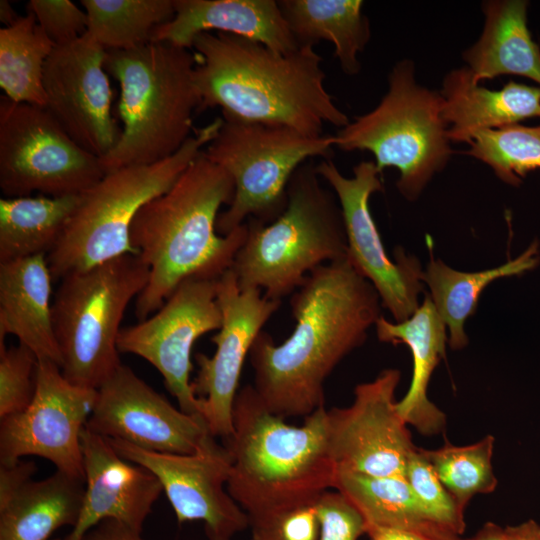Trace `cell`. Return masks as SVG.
Wrapping results in <instances>:
<instances>
[{
    "label": "cell",
    "mask_w": 540,
    "mask_h": 540,
    "mask_svg": "<svg viewBox=\"0 0 540 540\" xmlns=\"http://www.w3.org/2000/svg\"><path fill=\"white\" fill-rule=\"evenodd\" d=\"M381 306L373 285L347 257L312 270L290 297L296 321L291 335L276 344L261 331L251 347L252 386L265 407L287 419L325 406L328 376L365 342Z\"/></svg>",
    "instance_id": "obj_1"
},
{
    "label": "cell",
    "mask_w": 540,
    "mask_h": 540,
    "mask_svg": "<svg viewBox=\"0 0 540 540\" xmlns=\"http://www.w3.org/2000/svg\"><path fill=\"white\" fill-rule=\"evenodd\" d=\"M194 81L200 112L220 107L240 119L321 136L324 124L350 120L325 88L322 57L314 46L282 54L249 38L204 32L196 36Z\"/></svg>",
    "instance_id": "obj_2"
},
{
    "label": "cell",
    "mask_w": 540,
    "mask_h": 540,
    "mask_svg": "<svg viewBox=\"0 0 540 540\" xmlns=\"http://www.w3.org/2000/svg\"><path fill=\"white\" fill-rule=\"evenodd\" d=\"M235 192L231 176L204 150L164 193L136 214L130 243L150 271L136 298L141 320L162 307L189 279H218L232 266L247 236L246 222L227 235L216 229L219 210Z\"/></svg>",
    "instance_id": "obj_3"
},
{
    "label": "cell",
    "mask_w": 540,
    "mask_h": 540,
    "mask_svg": "<svg viewBox=\"0 0 540 540\" xmlns=\"http://www.w3.org/2000/svg\"><path fill=\"white\" fill-rule=\"evenodd\" d=\"M285 420L265 407L252 385L239 389L233 431L224 438L231 457L227 489L249 520L313 504L334 487L325 406L300 426Z\"/></svg>",
    "instance_id": "obj_4"
},
{
    "label": "cell",
    "mask_w": 540,
    "mask_h": 540,
    "mask_svg": "<svg viewBox=\"0 0 540 540\" xmlns=\"http://www.w3.org/2000/svg\"><path fill=\"white\" fill-rule=\"evenodd\" d=\"M190 49L149 42L130 50H107L105 70L120 85L121 136L100 158L105 172L147 165L175 152L193 134L200 95Z\"/></svg>",
    "instance_id": "obj_5"
},
{
    "label": "cell",
    "mask_w": 540,
    "mask_h": 540,
    "mask_svg": "<svg viewBox=\"0 0 540 540\" xmlns=\"http://www.w3.org/2000/svg\"><path fill=\"white\" fill-rule=\"evenodd\" d=\"M287 197L275 221L247 220L246 239L230 268L241 290L262 289L273 300L292 294L315 268L347 257L340 204L312 159L293 173Z\"/></svg>",
    "instance_id": "obj_6"
},
{
    "label": "cell",
    "mask_w": 540,
    "mask_h": 540,
    "mask_svg": "<svg viewBox=\"0 0 540 540\" xmlns=\"http://www.w3.org/2000/svg\"><path fill=\"white\" fill-rule=\"evenodd\" d=\"M223 119L195 128L173 155L158 162L107 172L80 194L57 243L47 254L54 281L111 259L137 255L130 243L133 220L141 207L166 192L217 135Z\"/></svg>",
    "instance_id": "obj_7"
},
{
    "label": "cell",
    "mask_w": 540,
    "mask_h": 540,
    "mask_svg": "<svg viewBox=\"0 0 540 540\" xmlns=\"http://www.w3.org/2000/svg\"><path fill=\"white\" fill-rule=\"evenodd\" d=\"M443 105L440 92L417 83L413 61L401 60L391 69L379 104L340 128L333 135L334 146L371 152L381 173L387 167L398 169L397 189L413 201L454 153Z\"/></svg>",
    "instance_id": "obj_8"
},
{
    "label": "cell",
    "mask_w": 540,
    "mask_h": 540,
    "mask_svg": "<svg viewBox=\"0 0 540 540\" xmlns=\"http://www.w3.org/2000/svg\"><path fill=\"white\" fill-rule=\"evenodd\" d=\"M149 276L147 265L127 254L60 280L52 321L61 372L69 382L97 390L122 365L117 348L120 324Z\"/></svg>",
    "instance_id": "obj_9"
},
{
    "label": "cell",
    "mask_w": 540,
    "mask_h": 540,
    "mask_svg": "<svg viewBox=\"0 0 540 540\" xmlns=\"http://www.w3.org/2000/svg\"><path fill=\"white\" fill-rule=\"evenodd\" d=\"M222 125L205 155L233 179L235 192L219 214L217 232L227 235L255 219L275 221L287 206L293 173L313 157L331 159L334 136L305 135L293 128L249 121L222 112Z\"/></svg>",
    "instance_id": "obj_10"
},
{
    "label": "cell",
    "mask_w": 540,
    "mask_h": 540,
    "mask_svg": "<svg viewBox=\"0 0 540 540\" xmlns=\"http://www.w3.org/2000/svg\"><path fill=\"white\" fill-rule=\"evenodd\" d=\"M106 174L45 107L0 99V188L5 197L79 195Z\"/></svg>",
    "instance_id": "obj_11"
},
{
    "label": "cell",
    "mask_w": 540,
    "mask_h": 540,
    "mask_svg": "<svg viewBox=\"0 0 540 540\" xmlns=\"http://www.w3.org/2000/svg\"><path fill=\"white\" fill-rule=\"evenodd\" d=\"M316 170L340 204L348 261L373 285L396 322L408 319L420 306L423 270L417 258L401 247L395 249L394 261L387 255L369 206L371 195L383 190L375 162L355 165L353 177L344 176L332 159L321 160Z\"/></svg>",
    "instance_id": "obj_12"
},
{
    "label": "cell",
    "mask_w": 540,
    "mask_h": 540,
    "mask_svg": "<svg viewBox=\"0 0 540 540\" xmlns=\"http://www.w3.org/2000/svg\"><path fill=\"white\" fill-rule=\"evenodd\" d=\"M222 320L217 279H189L176 288L154 315L122 328L117 348L153 365L179 408L201 416V400L195 396L190 381L191 352L202 335L220 329Z\"/></svg>",
    "instance_id": "obj_13"
},
{
    "label": "cell",
    "mask_w": 540,
    "mask_h": 540,
    "mask_svg": "<svg viewBox=\"0 0 540 540\" xmlns=\"http://www.w3.org/2000/svg\"><path fill=\"white\" fill-rule=\"evenodd\" d=\"M96 396L97 390L69 382L56 363L38 360L31 403L1 419L0 465H13L21 457L33 455L85 480L81 433Z\"/></svg>",
    "instance_id": "obj_14"
},
{
    "label": "cell",
    "mask_w": 540,
    "mask_h": 540,
    "mask_svg": "<svg viewBox=\"0 0 540 540\" xmlns=\"http://www.w3.org/2000/svg\"><path fill=\"white\" fill-rule=\"evenodd\" d=\"M106 439L121 457L158 478L179 524L202 522L208 540H233L249 528V516L227 489L231 457L211 433L191 454L153 452Z\"/></svg>",
    "instance_id": "obj_15"
},
{
    "label": "cell",
    "mask_w": 540,
    "mask_h": 540,
    "mask_svg": "<svg viewBox=\"0 0 540 540\" xmlns=\"http://www.w3.org/2000/svg\"><path fill=\"white\" fill-rule=\"evenodd\" d=\"M400 378L398 369H385L355 387L350 406L327 410L328 448L336 472L404 476L416 446L397 408Z\"/></svg>",
    "instance_id": "obj_16"
},
{
    "label": "cell",
    "mask_w": 540,
    "mask_h": 540,
    "mask_svg": "<svg viewBox=\"0 0 540 540\" xmlns=\"http://www.w3.org/2000/svg\"><path fill=\"white\" fill-rule=\"evenodd\" d=\"M217 301L223 320L211 338L216 350L212 356L196 354L199 369L191 386L209 432L226 438L233 431V404L245 359L281 300L269 299L257 288L241 290L229 269L217 279Z\"/></svg>",
    "instance_id": "obj_17"
},
{
    "label": "cell",
    "mask_w": 540,
    "mask_h": 540,
    "mask_svg": "<svg viewBox=\"0 0 540 540\" xmlns=\"http://www.w3.org/2000/svg\"><path fill=\"white\" fill-rule=\"evenodd\" d=\"M106 52L86 33L55 46L43 73L45 108L78 145L99 158L111 152L121 136L111 111Z\"/></svg>",
    "instance_id": "obj_18"
},
{
    "label": "cell",
    "mask_w": 540,
    "mask_h": 540,
    "mask_svg": "<svg viewBox=\"0 0 540 540\" xmlns=\"http://www.w3.org/2000/svg\"><path fill=\"white\" fill-rule=\"evenodd\" d=\"M85 427L104 438L170 454L195 452L210 433L202 416L174 407L123 364L97 389Z\"/></svg>",
    "instance_id": "obj_19"
},
{
    "label": "cell",
    "mask_w": 540,
    "mask_h": 540,
    "mask_svg": "<svg viewBox=\"0 0 540 540\" xmlns=\"http://www.w3.org/2000/svg\"><path fill=\"white\" fill-rule=\"evenodd\" d=\"M85 495L76 525L61 540H82L99 522L118 520L142 532L163 491L158 478L121 457L109 441L86 427L81 433Z\"/></svg>",
    "instance_id": "obj_20"
},
{
    "label": "cell",
    "mask_w": 540,
    "mask_h": 540,
    "mask_svg": "<svg viewBox=\"0 0 540 540\" xmlns=\"http://www.w3.org/2000/svg\"><path fill=\"white\" fill-rule=\"evenodd\" d=\"M174 17L155 28L151 42L192 49L197 35L219 32L258 41L282 54L300 45L276 0H173Z\"/></svg>",
    "instance_id": "obj_21"
},
{
    "label": "cell",
    "mask_w": 540,
    "mask_h": 540,
    "mask_svg": "<svg viewBox=\"0 0 540 540\" xmlns=\"http://www.w3.org/2000/svg\"><path fill=\"white\" fill-rule=\"evenodd\" d=\"M52 275L44 254L0 263V344L7 335L60 368L52 321Z\"/></svg>",
    "instance_id": "obj_22"
},
{
    "label": "cell",
    "mask_w": 540,
    "mask_h": 540,
    "mask_svg": "<svg viewBox=\"0 0 540 540\" xmlns=\"http://www.w3.org/2000/svg\"><path fill=\"white\" fill-rule=\"evenodd\" d=\"M381 342L405 344L412 355V377L397 408L408 425L423 435H437L445 430L446 415L427 395L431 376L446 356V325L429 296L412 316L402 322H390L380 316L375 323Z\"/></svg>",
    "instance_id": "obj_23"
},
{
    "label": "cell",
    "mask_w": 540,
    "mask_h": 540,
    "mask_svg": "<svg viewBox=\"0 0 540 540\" xmlns=\"http://www.w3.org/2000/svg\"><path fill=\"white\" fill-rule=\"evenodd\" d=\"M440 94L450 141L470 143L475 132L540 117V88L510 81L501 90L475 83L467 66L450 71Z\"/></svg>",
    "instance_id": "obj_24"
},
{
    "label": "cell",
    "mask_w": 540,
    "mask_h": 540,
    "mask_svg": "<svg viewBox=\"0 0 540 540\" xmlns=\"http://www.w3.org/2000/svg\"><path fill=\"white\" fill-rule=\"evenodd\" d=\"M527 6L523 0L483 2V32L462 55L475 83L512 74L540 84V49L527 27Z\"/></svg>",
    "instance_id": "obj_25"
},
{
    "label": "cell",
    "mask_w": 540,
    "mask_h": 540,
    "mask_svg": "<svg viewBox=\"0 0 540 540\" xmlns=\"http://www.w3.org/2000/svg\"><path fill=\"white\" fill-rule=\"evenodd\" d=\"M85 495V480L56 472L32 479L0 502V540H51L63 526L76 525Z\"/></svg>",
    "instance_id": "obj_26"
},
{
    "label": "cell",
    "mask_w": 540,
    "mask_h": 540,
    "mask_svg": "<svg viewBox=\"0 0 540 540\" xmlns=\"http://www.w3.org/2000/svg\"><path fill=\"white\" fill-rule=\"evenodd\" d=\"M334 490L361 514L368 528L418 533L431 540H464L437 525L425 512L404 476H370L337 471Z\"/></svg>",
    "instance_id": "obj_27"
},
{
    "label": "cell",
    "mask_w": 540,
    "mask_h": 540,
    "mask_svg": "<svg viewBox=\"0 0 540 540\" xmlns=\"http://www.w3.org/2000/svg\"><path fill=\"white\" fill-rule=\"evenodd\" d=\"M288 27L300 46L328 41L341 70L348 76L361 70L358 54L371 37L361 0H279Z\"/></svg>",
    "instance_id": "obj_28"
},
{
    "label": "cell",
    "mask_w": 540,
    "mask_h": 540,
    "mask_svg": "<svg viewBox=\"0 0 540 540\" xmlns=\"http://www.w3.org/2000/svg\"><path fill=\"white\" fill-rule=\"evenodd\" d=\"M428 248L430 259L423 271L422 282L429 287V297L448 328V343L453 350H460L467 345L465 322L476 311L484 288L496 279L521 275L533 269L539 260L538 245L533 243L520 256L498 267L463 272L435 259L430 242Z\"/></svg>",
    "instance_id": "obj_29"
},
{
    "label": "cell",
    "mask_w": 540,
    "mask_h": 540,
    "mask_svg": "<svg viewBox=\"0 0 540 540\" xmlns=\"http://www.w3.org/2000/svg\"><path fill=\"white\" fill-rule=\"evenodd\" d=\"M79 195L0 199V263L47 254L57 243Z\"/></svg>",
    "instance_id": "obj_30"
},
{
    "label": "cell",
    "mask_w": 540,
    "mask_h": 540,
    "mask_svg": "<svg viewBox=\"0 0 540 540\" xmlns=\"http://www.w3.org/2000/svg\"><path fill=\"white\" fill-rule=\"evenodd\" d=\"M54 47L28 10L15 23L0 29V87L6 97L16 102L46 106L44 65Z\"/></svg>",
    "instance_id": "obj_31"
},
{
    "label": "cell",
    "mask_w": 540,
    "mask_h": 540,
    "mask_svg": "<svg viewBox=\"0 0 540 540\" xmlns=\"http://www.w3.org/2000/svg\"><path fill=\"white\" fill-rule=\"evenodd\" d=\"M87 34L105 50H130L151 42L156 27L175 15L173 0H81Z\"/></svg>",
    "instance_id": "obj_32"
},
{
    "label": "cell",
    "mask_w": 540,
    "mask_h": 540,
    "mask_svg": "<svg viewBox=\"0 0 540 540\" xmlns=\"http://www.w3.org/2000/svg\"><path fill=\"white\" fill-rule=\"evenodd\" d=\"M494 443L495 438L487 435L464 446L446 441L437 449L421 448L439 480L464 510L475 495L489 494L496 489L497 479L492 467Z\"/></svg>",
    "instance_id": "obj_33"
},
{
    "label": "cell",
    "mask_w": 540,
    "mask_h": 540,
    "mask_svg": "<svg viewBox=\"0 0 540 540\" xmlns=\"http://www.w3.org/2000/svg\"><path fill=\"white\" fill-rule=\"evenodd\" d=\"M469 145L464 154L489 165L500 180L510 185L518 186L526 173L540 168V126L513 124L480 130Z\"/></svg>",
    "instance_id": "obj_34"
},
{
    "label": "cell",
    "mask_w": 540,
    "mask_h": 540,
    "mask_svg": "<svg viewBox=\"0 0 540 540\" xmlns=\"http://www.w3.org/2000/svg\"><path fill=\"white\" fill-rule=\"evenodd\" d=\"M404 477L428 516L443 529L462 536L466 528L464 509L439 480L420 447L410 454Z\"/></svg>",
    "instance_id": "obj_35"
},
{
    "label": "cell",
    "mask_w": 540,
    "mask_h": 540,
    "mask_svg": "<svg viewBox=\"0 0 540 540\" xmlns=\"http://www.w3.org/2000/svg\"><path fill=\"white\" fill-rule=\"evenodd\" d=\"M38 358L23 344H0V418L24 410L36 390Z\"/></svg>",
    "instance_id": "obj_36"
},
{
    "label": "cell",
    "mask_w": 540,
    "mask_h": 540,
    "mask_svg": "<svg viewBox=\"0 0 540 540\" xmlns=\"http://www.w3.org/2000/svg\"><path fill=\"white\" fill-rule=\"evenodd\" d=\"M249 521L250 540H318L320 535V522L315 503L278 511Z\"/></svg>",
    "instance_id": "obj_37"
},
{
    "label": "cell",
    "mask_w": 540,
    "mask_h": 540,
    "mask_svg": "<svg viewBox=\"0 0 540 540\" xmlns=\"http://www.w3.org/2000/svg\"><path fill=\"white\" fill-rule=\"evenodd\" d=\"M27 10L55 46L71 43L87 32L86 12L70 0H30Z\"/></svg>",
    "instance_id": "obj_38"
},
{
    "label": "cell",
    "mask_w": 540,
    "mask_h": 540,
    "mask_svg": "<svg viewBox=\"0 0 540 540\" xmlns=\"http://www.w3.org/2000/svg\"><path fill=\"white\" fill-rule=\"evenodd\" d=\"M315 508L320 522L318 540H358L366 534L363 517L340 492H324Z\"/></svg>",
    "instance_id": "obj_39"
},
{
    "label": "cell",
    "mask_w": 540,
    "mask_h": 540,
    "mask_svg": "<svg viewBox=\"0 0 540 540\" xmlns=\"http://www.w3.org/2000/svg\"><path fill=\"white\" fill-rule=\"evenodd\" d=\"M37 466L32 461H18L13 465H0V502L7 500L21 486L32 479Z\"/></svg>",
    "instance_id": "obj_40"
},
{
    "label": "cell",
    "mask_w": 540,
    "mask_h": 540,
    "mask_svg": "<svg viewBox=\"0 0 540 540\" xmlns=\"http://www.w3.org/2000/svg\"><path fill=\"white\" fill-rule=\"evenodd\" d=\"M141 533L118 520L106 519L92 527L82 540H145Z\"/></svg>",
    "instance_id": "obj_41"
},
{
    "label": "cell",
    "mask_w": 540,
    "mask_h": 540,
    "mask_svg": "<svg viewBox=\"0 0 540 540\" xmlns=\"http://www.w3.org/2000/svg\"><path fill=\"white\" fill-rule=\"evenodd\" d=\"M505 540H540V524L534 520L504 528Z\"/></svg>",
    "instance_id": "obj_42"
},
{
    "label": "cell",
    "mask_w": 540,
    "mask_h": 540,
    "mask_svg": "<svg viewBox=\"0 0 540 540\" xmlns=\"http://www.w3.org/2000/svg\"><path fill=\"white\" fill-rule=\"evenodd\" d=\"M366 535L369 540H431L418 533L389 528H368Z\"/></svg>",
    "instance_id": "obj_43"
},
{
    "label": "cell",
    "mask_w": 540,
    "mask_h": 540,
    "mask_svg": "<svg viewBox=\"0 0 540 540\" xmlns=\"http://www.w3.org/2000/svg\"><path fill=\"white\" fill-rule=\"evenodd\" d=\"M464 540H505L504 528L496 523L487 522L472 537Z\"/></svg>",
    "instance_id": "obj_44"
},
{
    "label": "cell",
    "mask_w": 540,
    "mask_h": 540,
    "mask_svg": "<svg viewBox=\"0 0 540 540\" xmlns=\"http://www.w3.org/2000/svg\"><path fill=\"white\" fill-rule=\"evenodd\" d=\"M20 16L13 9L11 4L6 0L0 2V20L6 26H10L15 23Z\"/></svg>",
    "instance_id": "obj_45"
},
{
    "label": "cell",
    "mask_w": 540,
    "mask_h": 540,
    "mask_svg": "<svg viewBox=\"0 0 540 540\" xmlns=\"http://www.w3.org/2000/svg\"><path fill=\"white\" fill-rule=\"evenodd\" d=\"M53 540H61V539L56 538V539H53Z\"/></svg>",
    "instance_id": "obj_46"
}]
</instances>
